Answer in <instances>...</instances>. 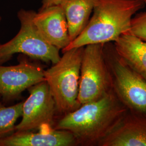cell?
<instances>
[{
  "instance_id": "obj_1",
  "label": "cell",
  "mask_w": 146,
  "mask_h": 146,
  "mask_svg": "<svg viewBox=\"0 0 146 146\" xmlns=\"http://www.w3.org/2000/svg\"><path fill=\"white\" fill-rule=\"evenodd\" d=\"M128 111L111 89L100 99L64 114L53 127L72 133L78 146H98Z\"/></svg>"
},
{
  "instance_id": "obj_2",
  "label": "cell",
  "mask_w": 146,
  "mask_h": 146,
  "mask_svg": "<svg viewBox=\"0 0 146 146\" xmlns=\"http://www.w3.org/2000/svg\"><path fill=\"white\" fill-rule=\"evenodd\" d=\"M144 6L141 0H95L93 14L88 24L62 52L115 42L121 35L130 31L133 15Z\"/></svg>"
},
{
  "instance_id": "obj_3",
  "label": "cell",
  "mask_w": 146,
  "mask_h": 146,
  "mask_svg": "<svg viewBox=\"0 0 146 146\" xmlns=\"http://www.w3.org/2000/svg\"><path fill=\"white\" fill-rule=\"evenodd\" d=\"M84 47L62 52L59 61L44 70V79L55 100L57 112L65 114L78 108L80 69Z\"/></svg>"
},
{
  "instance_id": "obj_4",
  "label": "cell",
  "mask_w": 146,
  "mask_h": 146,
  "mask_svg": "<svg viewBox=\"0 0 146 146\" xmlns=\"http://www.w3.org/2000/svg\"><path fill=\"white\" fill-rule=\"evenodd\" d=\"M104 52L118 99L129 111L146 115V78L120 58L110 42L104 44Z\"/></svg>"
},
{
  "instance_id": "obj_5",
  "label": "cell",
  "mask_w": 146,
  "mask_h": 146,
  "mask_svg": "<svg viewBox=\"0 0 146 146\" xmlns=\"http://www.w3.org/2000/svg\"><path fill=\"white\" fill-rule=\"evenodd\" d=\"M35 13L25 9L18 12L20 29L9 41L0 43V64L11 60L16 54L52 64L59 61L60 50L44 40L34 25L33 17Z\"/></svg>"
},
{
  "instance_id": "obj_6",
  "label": "cell",
  "mask_w": 146,
  "mask_h": 146,
  "mask_svg": "<svg viewBox=\"0 0 146 146\" xmlns=\"http://www.w3.org/2000/svg\"><path fill=\"white\" fill-rule=\"evenodd\" d=\"M112 89L110 70L104 58V44L84 47L79 82L80 104L99 100Z\"/></svg>"
},
{
  "instance_id": "obj_7",
  "label": "cell",
  "mask_w": 146,
  "mask_h": 146,
  "mask_svg": "<svg viewBox=\"0 0 146 146\" xmlns=\"http://www.w3.org/2000/svg\"><path fill=\"white\" fill-rule=\"evenodd\" d=\"M29 96L23 102L22 119L15 131L38 130L45 125L53 127L57 109L46 81L28 89Z\"/></svg>"
},
{
  "instance_id": "obj_8",
  "label": "cell",
  "mask_w": 146,
  "mask_h": 146,
  "mask_svg": "<svg viewBox=\"0 0 146 146\" xmlns=\"http://www.w3.org/2000/svg\"><path fill=\"white\" fill-rule=\"evenodd\" d=\"M43 81V68L26 58H22L16 65L0 64V95L5 102L17 99L23 91Z\"/></svg>"
},
{
  "instance_id": "obj_9",
  "label": "cell",
  "mask_w": 146,
  "mask_h": 146,
  "mask_svg": "<svg viewBox=\"0 0 146 146\" xmlns=\"http://www.w3.org/2000/svg\"><path fill=\"white\" fill-rule=\"evenodd\" d=\"M34 25L48 43L63 50L70 43L67 21L60 5L40 8L33 17Z\"/></svg>"
},
{
  "instance_id": "obj_10",
  "label": "cell",
  "mask_w": 146,
  "mask_h": 146,
  "mask_svg": "<svg viewBox=\"0 0 146 146\" xmlns=\"http://www.w3.org/2000/svg\"><path fill=\"white\" fill-rule=\"evenodd\" d=\"M77 141L69 131L45 125L38 131H15L0 139V146H75Z\"/></svg>"
},
{
  "instance_id": "obj_11",
  "label": "cell",
  "mask_w": 146,
  "mask_h": 146,
  "mask_svg": "<svg viewBox=\"0 0 146 146\" xmlns=\"http://www.w3.org/2000/svg\"><path fill=\"white\" fill-rule=\"evenodd\" d=\"M99 146H146V115L129 111Z\"/></svg>"
},
{
  "instance_id": "obj_12",
  "label": "cell",
  "mask_w": 146,
  "mask_h": 146,
  "mask_svg": "<svg viewBox=\"0 0 146 146\" xmlns=\"http://www.w3.org/2000/svg\"><path fill=\"white\" fill-rule=\"evenodd\" d=\"M113 46L120 58L146 78V41L129 31L121 35Z\"/></svg>"
},
{
  "instance_id": "obj_13",
  "label": "cell",
  "mask_w": 146,
  "mask_h": 146,
  "mask_svg": "<svg viewBox=\"0 0 146 146\" xmlns=\"http://www.w3.org/2000/svg\"><path fill=\"white\" fill-rule=\"evenodd\" d=\"M95 0H63L61 5L67 21L70 42L83 31L92 13Z\"/></svg>"
},
{
  "instance_id": "obj_14",
  "label": "cell",
  "mask_w": 146,
  "mask_h": 146,
  "mask_svg": "<svg viewBox=\"0 0 146 146\" xmlns=\"http://www.w3.org/2000/svg\"><path fill=\"white\" fill-rule=\"evenodd\" d=\"M23 102L6 107L0 102V139L15 131L16 123L21 117Z\"/></svg>"
},
{
  "instance_id": "obj_15",
  "label": "cell",
  "mask_w": 146,
  "mask_h": 146,
  "mask_svg": "<svg viewBox=\"0 0 146 146\" xmlns=\"http://www.w3.org/2000/svg\"><path fill=\"white\" fill-rule=\"evenodd\" d=\"M129 32L146 41V11L138 14L132 18Z\"/></svg>"
},
{
  "instance_id": "obj_16",
  "label": "cell",
  "mask_w": 146,
  "mask_h": 146,
  "mask_svg": "<svg viewBox=\"0 0 146 146\" xmlns=\"http://www.w3.org/2000/svg\"><path fill=\"white\" fill-rule=\"evenodd\" d=\"M63 0H42V5L41 8H44L52 5L60 4Z\"/></svg>"
},
{
  "instance_id": "obj_17",
  "label": "cell",
  "mask_w": 146,
  "mask_h": 146,
  "mask_svg": "<svg viewBox=\"0 0 146 146\" xmlns=\"http://www.w3.org/2000/svg\"><path fill=\"white\" fill-rule=\"evenodd\" d=\"M141 1L145 3V5H146V0H141Z\"/></svg>"
},
{
  "instance_id": "obj_18",
  "label": "cell",
  "mask_w": 146,
  "mask_h": 146,
  "mask_svg": "<svg viewBox=\"0 0 146 146\" xmlns=\"http://www.w3.org/2000/svg\"><path fill=\"white\" fill-rule=\"evenodd\" d=\"M1 20H2V18H1V17L0 16V22L1 21Z\"/></svg>"
},
{
  "instance_id": "obj_19",
  "label": "cell",
  "mask_w": 146,
  "mask_h": 146,
  "mask_svg": "<svg viewBox=\"0 0 146 146\" xmlns=\"http://www.w3.org/2000/svg\"><path fill=\"white\" fill-rule=\"evenodd\" d=\"M1 98V95H0V99Z\"/></svg>"
}]
</instances>
